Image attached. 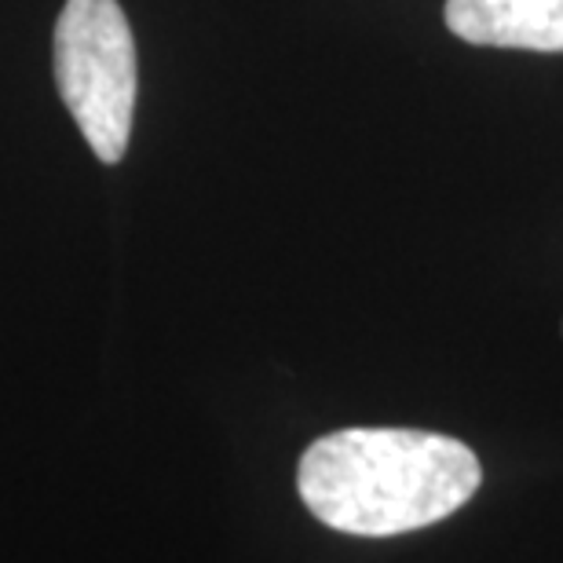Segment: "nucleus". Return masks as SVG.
Returning a JSON list of instances; mask_svg holds the SVG:
<instances>
[{
	"instance_id": "obj_3",
	"label": "nucleus",
	"mask_w": 563,
	"mask_h": 563,
	"mask_svg": "<svg viewBox=\"0 0 563 563\" xmlns=\"http://www.w3.org/2000/svg\"><path fill=\"white\" fill-rule=\"evenodd\" d=\"M446 26L468 44L563 52V0H446Z\"/></svg>"
},
{
	"instance_id": "obj_1",
	"label": "nucleus",
	"mask_w": 563,
	"mask_h": 563,
	"mask_svg": "<svg viewBox=\"0 0 563 563\" xmlns=\"http://www.w3.org/2000/svg\"><path fill=\"white\" fill-rule=\"evenodd\" d=\"M479 457L454 435L421 428H341L303 450L300 501L319 523L391 538L454 516L479 490Z\"/></svg>"
},
{
	"instance_id": "obj_2",
	"label": "nucleus",
	"mask_w": 563,
	"mask_h": 563,
	"mask_svg": "<svg viewBox=\"0 0 563 563\" xmlns=\"http://www.w3.org/2000/svg\"><path fill=\"white\" fill-rule=\"evenodd\" d=\"M55 85L85 143L103 165L129 151L140 66L132 26L118 0H66L55 22Z\"/></svg>"
}]
</instances>
